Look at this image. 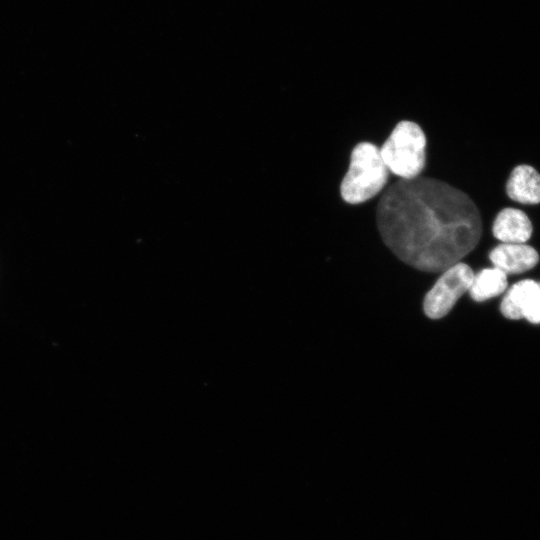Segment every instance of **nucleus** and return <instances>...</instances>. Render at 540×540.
Segmentation results:
<instances>
[{
  "mask_svg": "<svg viewBox=\"0 0 540 540\" xmlns=\"http://www.w3.org/2000/svg\"><path fill=\"white\" fill-rule=\"evenodd\" d=\"M376 220L392 253L424 272H442L460 262L482 234L479 209L466 193L420 176L391 185L379 200Z\"/></svg>",
  "mask_w": 540,
  "mask_h": 540,
  "instance_id": "1",
  "label": "nucleus"
},
{
  "mask_svg": "<svg viewBox=\"0 0 540 540\" xmlns=\"http://www.w3.org/2000/svg\"><path fill=\"white\" fill-rule=\"evenodd\" d=\"M388 175L380 149L373 143L360 142L351 152L349 167L340 185L341 197L349 204L363 203L384 188Z\"/></svg>",
  "mask_w": 540,
  "mask_h": 540,
  "instance_id": "2",
  "label": "nucleus"
},
{
  "mask_svg": "<svg viewBox=\"0 0 540 540\" xmlns=\"http://www.w3.org/2000/svg\"><path fill=\"white\" fill-rule=\"evenodd\" d=\"M379 149L389 172L400 179L419 177L425 167L426 136L415 122L400 121Z\"/></svg>",
  "mask_w": 540,
  "mask_h": 540,
  "instance_id": "3",
  "label": "nucleus"
},
{
  "mask_svg": "<svg viewBox=\"0 0 540 540\" xmlns=\"http://www.w3.org/2000/svg\"><path fill=\"white\" fill-rule=\"evenodd\" d=\"M473 277L471 267L463 262L442 271L424 298L423 310L426 316L436 320L447 315L458 299L469 291Z\"/></svg>",
  "mask_w": 540,
  "mask_h": 540,
  "instance_id": "4",
  "label": "nucleus"
},
{
  "mask_svg": "<svg viewBox=\"0 0 540 540\" xmlns=\"http://www.w3.org/2000/svg\"><path fill=\"white\" fill-rule=\"evenodd\" d=\"M489 259L506 275L521 274L538 264L539 254L527 243H500L490 251Z\"/></svg>",
  "mask_w": 540,
  "mask_h": 540,
  "instance_id": "5",
  "label": "nucleus"
},
{
  "mask_svg": "<svg viewBox=\"0 0 540 540\" xmlns=\"http://www.w3.org/2000/svg\"><path fill=\"white\" fill-rule=\"evenodd\" d=\"M492 232L501 243H527L533 225L525 212L517 208H504L496 216Z\"/></svg>",
  "mask_w": 540,
  "mask_h": 540,
  "instance_id": "6",
  "label": "nucleus"
},
{
  "mask_svg": "<svg viewBox=\"0 0 540 540\" xmlns=\"http://www.w3.org/2000/svg\"><path fill=\"white\" fill-rule=\"evenodd\" d=\"M506 193L511 200L520 204H539L540 173L528 164L516 166L507 180Z\"/></svg>",
  "mask_w": 540,
  "mask_h": 540,
  "instance_id": "7",
  "label": "nucleus"
},
{
  "mask_svg": "<svg viewBox=\"0 0 540 540\" xmlns=\"http://www.w3.org/2000/svg\"><path fill=\"white\" fill-rule=\"evenodd\" d=\"M539 292V282L524 279L511 286L502 299L500 311L510 320L523 319L524 313Z\"/></svg>",
  "mask_w": 540,
  "mask_h": 540,
  "instance_id": "8",
  "label": "nucleus"
},
{
  "mask_svg": "<svg viewBox=\"0 0 540 540\" xmlns=\"http://www.w3.org/2000/svg\"><path fill=\"white\" fill-rule=\"evenodd\" d=\"M507 276L495 267L482 269L477 274H474L468 291L471 298L477 302H482L499 296L507 289Z\"/></svg>",
  "mask_w": 540,
  "mask_h": 540,
  "instance_id": "9",
  "label": "nucleus"
},
{
  "mask_svg": "<svg viewBox=\"0 0 540 540\" xmlns=\"http://www.w3.org/2000/svg\"><path fill=\"white\" fill-rule=\"evenodd\" d=\"M539 286H540V283H539Z\"/></svg>",
  "mask_w": 540,
  "mask_h": 540,
  "instance_id": "10",
  "label": "nucleus"
}]
</instances>
